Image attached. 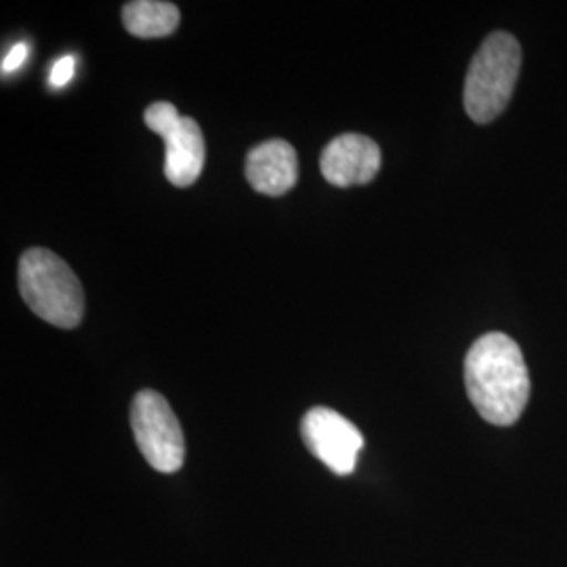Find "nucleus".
Wrapping results in <instances>:
<instances>
[{"instance_id":"nucleus-10","label":"nucleus","mask_w":567,"mask_h":567,"mask_svg":"<svg viewBox=\"0 0 567 567\" xmlns=\"http://www.w3.org/2000/svg\"><path fill=\"white\" fill-rule=\"evenodd\" d=\"M74 70H76V58H72V55L61 58V60L55 61L53 68H51L49 84H51L53 89L65 86L68 82L74 79Z\"/></svg>"},{"instance_id":"nucleus-5","label":"nucleus","mask_w":567,"mask_h":567,"mask_svg":"<svg viewBox=\"0 0 567 567\" xmlns=\"http://www.w3.org/2000/svg\"><path fill=\"white\" fill-rule=\"evenodd\" d=\"M143 121L164 142V175L177 187H189L203 175L206 145L198 122L182 116L168 102L152 103Z\"/></svg>"},{"instance_id":"nucleus-11","label":"nucleus","mask_w":567,"mask_h":567,"mask_svg":"<svg viewBox=\"0 0 567 567\" xmlns=\"http://www.w3.org/2000/svg\"><path fill=\"white\" fill-rule=\"evenodd\" d=\"M28 55H30V44L23 41L18 42L13 49H9V53L2 60V74L7 76V74L18 72L21 65L25 63V60H28Z\"/></svg>"},{"instance_id":"nucleus-4","label":"nucleus","mask_w":567,"mask_h":567,"mask_svg":"<svg viewBox=\"0 0 567 567\" xmlns=\"http://www.w3.org/2000/svg\"><path fill=\"white\" fill-rule=\"evenodd\" d=\"M131 426L143 458L161 473H175L185 461V440L173 408L158 391L143 389L131 404Z\"/></svg>"},{"instance_id":"nucleus-9","label":"nucleus","mask_w":567,"mask_h":567,"mask_svg":"<svg viewBox=\"0 0 567 567\" xmlns=\"http://www.w3.org/2000/svg\"><path fill=\"white\" fill-rule=\"evenodd\" d=\"M122 21L137 39H164L179 28L182 13L173 2L133 0L122 7Z\"/></svg>"},{"instance_id":"nucleus-6","label":"nucleus","mask_w":567,"mask_h":567,"mask_svg":"<svg viewBox=\"0 0 567 567\" xmlns=\"http://www.w3.org/2000/svg\"><path fill=\"white\" fill-rule=\"evenodd\" d=\"M307 450L334 475H351L364 447V435L343 414L332 408H311L301 421Z\"/></svg>"},{"instance_id":"nucleus-2","label":"nucleus","mask_w":567,"mask_h":567,"mask_svg":"<svg viewBox=\"0 0 567 567\" xmlns=\"http://www.w3.org/2000/svg\"><path fill=\"white\" fill-rule=\"evenodd\" d=\"M20 292L39 318L58 328H76L84 316L81 280L55 252L30 248L20 259Z\"/></svg>"},{"instance_id":"nucleus-1","label":"nucleus","mask_w":567,"mask_h":567,"mask_svg":"<svg viewBox=\"0 0 567 567\" xmlns=\"http://www.w3.org/2000/svg\"><path fill=\"white\" fill-rule=\"evenodd\" d=\"M471 404L492 425H515L529 400V372L519 344L503 332H487L471 344L465 360Z\"/></svg>"},{"instance_id":"nucleus-8","label":"nucleus","mask_w":567,"mask_h":567,"mask_svg":"<svg viewBox=\"0 0 567 567\" xmlns=\"http://www.w3.org/2000/svg\"><path fill=\"white\" fill-rule=\"evenodd\" d=\"M246 179L265 196H284L299 182L295 147L284 140L255 145L246 156Z\"/></svg>"},{"instance_id":"nucleus-7","label":"nucleus","mask_w":567,"mask_h":567,"mask_svg":"<svg viewBox=\"0 0 567 567\" xmlns=\"http://www.w3.org/2000/svg\"><path fill=\"white\" fill-rule=\"evenodd\" d=\"M383 164L379 143L360 133H344L328 143L320 158V168L328 183L337 187L365 185L372 182Z\"/></svg>"},{"instance_id":"nucleus-3","label":"nucleus","mask_w":567,"mask_h":567,"mask_svg":"<svg viewBox=\"0 0 567 567\" xmlns=\"http://www.w3.org/2000/svg\"><path fill=\"white\" fill-rule=\"evenodd\" d=\"M522 70V47L507 32H494L482 42L466 72L465 102L468 118L477 124L496 121L513 97Z\"/></svg>"}]
</instances>
